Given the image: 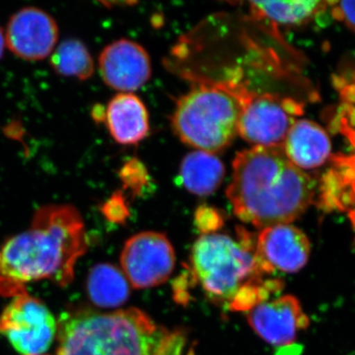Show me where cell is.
I'll list each match as a JSON object with an SVG mask.
<instances>
[{"instance_id":"cell-1","label":"cell","mask_w":355,"mask_h":355,"mask_svg":"<svg viewBox=\"0 0 355 355\" xmlns=\"http://www.w3.org/2000/svg\"><path fill=\"white\" fill-rule=\"evenodd\" d=\"M87 248L85 224L76 207H40L27 230L0 245V294L12 298L39 280L69 286Z\"/></svg>"},{"instance_id":"cell-2","label":"cell","mask_w":355,"mask_h":355,"mask_svg":"<svg viewBox=\"0 0 355 355\" xmlns=\"http://www.w3.org/2000/svg\"><path fill=\"white\" fill-rule=\"evenodd\" d=\"M314 190L312 178L292 164L284 146H254L236 155L227 197L238 218L266 228L302 216Z\"/></svg>"},{"instance_id":"cell-3","label":"cell","mask_w":355,"mask_h":355,"mask_svg":"<svg viewBox=\"0 0 355 355\" xmlns=\"http://www.w3.org/2000/svg\"><path fill=\"white\" fill-rule=\"evenodd\" d=\"M167 334L137 308L67 311L58 320V355H155Z\"/></svg>"},{"instance_id":"cell-4","label":"cell","mask_w":355,"mask_h":355,"mask_svg":"<svg viewBox=\"0 0 355 355\" xmlns=\"http://www.w3.org/2000/svg\"><path fill=\"white\" fill-rule=\"evenodd\" d=\"M240 114L236 81L198 80L178 100L172 125L184 144L214 153L230 146L238 135Z\"/></svg>"},{"instance_id":"cell-5","label":"cell","mask_w":355,"mask_h":355,"mask_svg":"<svg viewBox=\"0 0 355 355\" xmlns=\"http://www.w3.org/2000/svg\"><path fill=\"white\" fill-rule=\"evenodd\" d=\"M256 242L246 230L239 240L211 233L200 236L191 249V263L203 291L216 303L230 305L236 294L263 277L254 256Z\"/></svg>"},{"instance_id":"cell-6","label":"cell","mask_w":355,"mask_h":355,"mask_svg":"<svg viewBox=\"0 0 355 355\" xmlns=\"http://www.w3.org/2000/svg\"><path fill=\"white\" fill-rule=\"evenodd\" d=\"M58 320L27 291L13 296L0 314V334L21 355H40L57 338Z\"/></svg>"},{"instance_id":"cell-7","label":"cell","mask_w":355,"mask_h":355,"mask_svg":"<svg viewBox=\"0 0 355 355\" xmlns=\"http://www.w3.org/2000/svg\"><path fill=\"white\" fill-rule=\"evenodd\" d=\"M236 94L241 104L238 135L254 146H279L295 123L288 110L289 98L260 94L236 83Z\"/></svg>"},{"instance_id":"cell-8","label":"cell","mask_w":355,"mask_h":355,"mask_svg":"<svg viewBox=\"0 0 355 355\" xmlns=\"http://www.w3.org/2000/svg\"><path fill=\"white\" fill-rule=\"evenodd\" d=\"M175 261L174 249L168 238L162 233L146 231L125 242L121 254V272L135 288H149L169 279Z\"/></svg>"},{"instance_id":"cell-9","label":"cell","mask_w":355,"mask_h":355,"mask_svg":"<svg viewBox=\"0 0 355 355\" xmlns=\"http://www.w3.org/2000/svg\"><path fill=\"white\" fill-rule=\"evenodd\" d=\"M6 46L16 57L38 62L51 57L57 48L60 28L57 21L38 7H24L7 23Z\"/></svg>"},{"instance_id":"cell-10","label":"cell","mask_w":355,"mask_h":355,"mask_svg":"<svg viewBox=\"0 0 355 355\" xmlns=\"http://www.w3.org/2000/svg\"><path fill=\"white\" fill-rule=\"evenodd\" d=\"M311 243L302 230L291 224L263 228L256 240L254 256L263 275L297 272L309 260Z\"/></svg>"},{"instance_id":"cell-11","label":"cell","mask_w":355,"mask_h":355,"mask_svg":"<svg viewBox=\"0 0 355 355\" xmlns=\"http://www.w3.org/2000/svg\"><path fill=\"white\" fill-rule=\"evenodd\" d=\"M99 71L110 88L121 93L139 90L151 76V62L144 46L128 39L108 44L100 53Z\"/></svg>"},{"instance_id":"cell-12","label":"cell","mask_w":355,"mask_h":355,"mask_svg":"<svg viewBox=\"0 0 355 355\" xmlns=\"http://www.w3.org/2000/svg\"><path fill=\"white\" fill-rule=\"evenodd\" d=\"M248 322L270 345H291L298 331L308 326V319L295 296L284 295L266 300L249 311Z\"/></svg>"},{"instance_id":"cell-13","label":"cell","mask_w":355,"mask_h":355,"mask_svg":"<svg viewBox=\"0 0 355 355\" xmlns=\"http://www.w3.org/2000/svg\"><path fill=\"white\" fill-rule=\"evenodd\" d=\"M105 111V123L118 144L133 146L148 135V112L144 103L132 93L114 96Z\"/></svg>"},{"instance_id":"cell-14","label":"cell","mask_w":355,"mask_h":355,"mask_svg":"<svg viewBox=\"0 0 355 355\" xmlns=\"http://www.w3.org/2000/svg\"><path fill=\"white\" fill-rule=\"evenodd\" d=\"M284 153L300 170L321 167L331 155L328 133L312 121H295L284 139Z\"/></svg>"},{"instance_id":"cell-15","label":"cell","mask_w":355,"mask_h":355,"mask_svg":"<svg viewBox=\"0 0 355 355\" xmlns=\"http://www.w3.org/2000/svg\"><path fill=\"white\" fill-rule=\"evenodd\" d=\"M180 177L187 190L205 197L219 188L225 177V167L214 153L193 151L182 161Z\"/></svg>"},{"instance_id":"cell-16","label":"cell","mask_w":355,"mask_h":355,"mask_svg":"<svg viewBox=\"0 0 355 355\" xmlns=\"http://www.w3.org/2000/svg\"><path fill=\"white\" fill-rule=\"evenodd\" d=\"M87 292L89 298L97 307L116 308L128 300L130 284L116 266L99 263L89 272Z\"/></svg>"},{"instance_id":"cell-17","label":"cell","mask_w":355,"mask_h":355,"mask_svg":"<svg viewBox=\"0 0 355 355\" xmlns=\"http://www.w3.org/2000/svg\"><path fill=\"white\" fill-rule=\"evenodd\" d=\"M252 15L275 24L301 25L326 11L328 2L266 1L250 2Z\"/></svg>"},{"instance_id":"cell-18","label":"cell","mask_w":355,"mask_h":355,"mask_svg":"<svg viewBox=\"0 0 355 355\" xmlns=\"http://www.w3.org/2000/svg\"><path fill=\"white\" fill-rule=\"evenodd\" d=\"M51 67L58 76L85 81L95 71L94 60L86 44L77 39H67L51 55Z\"/></svg>"},{"instance_id":"cell-19","label":"cell","mask_w":355,"mask_h":355,"mask_svg":"<svg viewBox=\"0 0 355 355\" xmlns=\"http://www.w3.org/2000/svg\"><path fill=\"white\" fill-rule=\"evenodd\" d=\"M123 189L133 196H139L150 181L146 166L137 158H132L123 164L119 172Z\"/></svg>"},{"instance_id":"cell-20","label":"cell","mask_w":355,"mask_h":355,"mask_svg":"<svg viewBox=\"0 0 355 355\" xmlns=\"http://www.w3.org/2000/svg\"><path fill=\"white\" fill-rule=\"evenodd\" d=\"M102 214L109 221L114 223H121L127 220L130 216V210H128L127 200L121 191L114 193L111 198L103 205Z\"/></svg>"},{"instance_id":"cell-21","label":"cell","mask_w":355,"mask_h":355,"mask_svg":"<svg viewBox=\"0 0 355 355\" xmlns=\"http://www.w3.org/2000/svg\"><path fill=\"white\" fill-rule=\"evenodd\" d=\"M196 224L203 235L211 234L223 225L220 212L214 207L202 205L196 212Z\"/></svg>"},{"instance_id":"cell-22","label":"cell","mask_w":355,"mask_h":355,"mask_svg":"<svg viewBox=\"0 0 355 355\" xmlns=\"http://www.w3.org/2000/svg\"><path fill=\"white\" fill-rule=\"evenodd\" d=\"M155 355H195L193 349L187 350V338L182 331L168 333L159 345Z\"/></svg>"},{"instance_id":"cell-23","label":"cell","mask_w":355,"mask_h":355,"mask_svg":"<svg viewBox=\"0 0 355 355\" xmlns=\"http://www.w3.org/2000/svg\"><path fill=\"white\" fill-rule=\"evenodd\" d=\"M343 187L342 178H340L338 171L331 169L324 173L323 178H322V193H329V195L336 198V196L340 195Z\"/></svg>"},{"instance_id":"cell-24","label":"cell","mask_w":355,"mask_h":355,"mask_svg":"<svg viewBox=\"0 0 355 355\" xmlns=\"http://www.w3.org/2000/svg\"><path fill=\"white\" fill-rule=\"evenodd\" d=\"M345 23L350 30L355 33V1H343L340 3Z\"/></svg>"},{"instance_id":"cell-25","label":"cell","mask_w":355,"mask_h":355,"mask_svg":"<svg viewBox=\"0 0 355 355\" xmlns=\"http://www.w3.org/2000/svg\"><path fill=\"white\" fill-rule=\"evenodd\" d=\"M340 93L343 103L355 104V84H347Z\"/></svg>"},{"instance_id":"cell-26","label":"cell","mask_w":355,"mask_h":355,"mask_svg":"<svg viewBox=\"0 0 355 355\" xmlns=\"http://www.w3.org/2000/svg\"><path fill=\"white\" fill-rule=\"evenodd\" d=\"M331 84H333L334 88L340 92V91L347 85V80L345 77L333 74V76H331Z\"/></svg>"},{"instance_id":"cell-27","label":"cell","mask_w":355,"mask_h":355,"mask_svg":"<svg viewBox=\"0 0 355 355\" xmlns=\"http://www.w3.org/2000/svg\"><path fill=\"white\" fill-rule=\"evenodd\" d=\"M105 113H106L105 109L103 108L102 106L97 105V106H95L92 110L93 119H94L96 121H105Z\"/></svg>"},{"instance_id":"cell-28","label":"cell","mask_w":355,"mask_h":355,"mask_svg":"<svg viewBox=\"0 0 355 355\" xmlns=\"http://www.w3.org/2000/svg\"><path fill=\"white\" fill-rule=\"evenodd\" d=\"M6 48V34L4 30L0 27V60L3 58L4 51Z\"/></svg>"},{"instance_id":"cell-29","label":"cell","mask_w":355,"mask_h":355,"mask_svg":"<svg viewBox=\"0 0 355 355\" xmlns=\"http://www.w3.org/2000/svg\"><path fill=\"white\" fill-rule=\"evenodd\" d=\"M331 16L338 21L345 20V16L340 6L331 7Z\"/></svg>"},{"instance_id":"cell-30","label":"cell","mask_w":355,"mask_h":355,"mask_svg":"<svg viewBox=\"0 0 355 355\" xmlns=\"http://www.w3.org/2000/svg\"><path fill=\"white\" fill-rule=\"evenodd\" d=\"M349 119L352 127L355 128V107H352L349 113Z\"/></svg>"},{"instance_id":"cell-31","label":"cell","mask_w":355,"mask_h":355,"mask_svg":"<svg viewBox=\"0 0 355 355\" xmlns=\"http://www.w3.org/2000/svg\"><path fill=\"white\" fill-rule=\"evenodd\" d=\"M352 188H354V191H355V181L352 182Z\"/></svg>"},{"instance_id":"cell-32","label":"cell","mask_w":355,"mask_h":355,"mask_svg":"<svg viewBox=\"0 0 355 355\" xmlns=\"http://www.w3.org/2000/svg\"><path fill=\"white\" fill-rule=\"evenodd\" d=\"M40 355H46V354H40Z\"/></svg>"}]
</instances>
